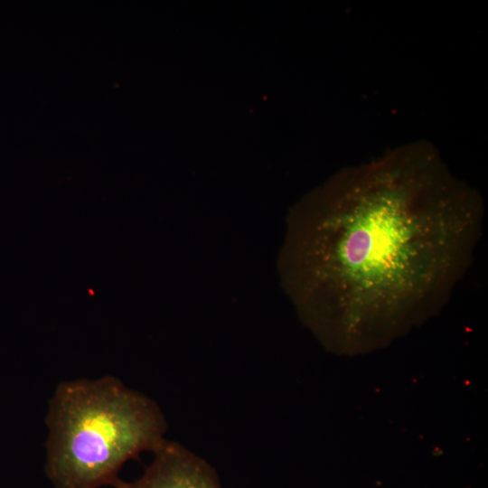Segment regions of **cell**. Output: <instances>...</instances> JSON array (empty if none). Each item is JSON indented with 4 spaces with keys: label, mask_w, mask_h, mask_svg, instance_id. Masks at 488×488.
<instances>
[{
    "label": "cell",
    "mask_w": 488,
    "mask_h": 488,
    "mask_svg": "<svg viewBox=\"0 0 488 488\" xmlns=\"http://www.w3.org/2000/svg\"><path fill=\"white\" fill-rule=\"evenodd\" d=\"M476 189L415 143L341 170L293 206L282 286L325 343L378 341L436 312L474 260Z\"/></svg>",
    "instance_id": "obj_1"
},
{
    "label": "cell",
    "mask_w": 488,
    "mask_h": 488,
    "mask_svg": "<svg viewBox=\"0 0 488 488\" xmlns=\"http://www.w3.org/2000/svg\"><path fill=\"white\" fill-rule=\"evenodd\" d=\"M46 424L45 472L55 488H119L122 466L166 440L158 406L112 376L60 383Z\"/></svg>",
    "instance_id": "obj_2"
},
{
    "label": "cell",
    "mask_w": 488,
    "mask_h": 488,
    "mask_svg": "<svg viewBox=\"0 0 488 488\" xmlns=\"http://www.w3.org/2000/svg\"><path fill=\"white\" fill-rule=\"evenodd\" d=\"M119 488H222L214 468L181 444L165 440L143 474Z\"/></svg>",
    "instance_id": "obj_3"
}]
</instances>
